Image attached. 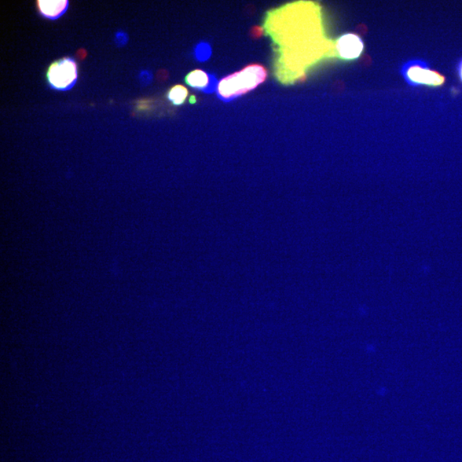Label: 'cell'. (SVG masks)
Instances as JSON below:
<instances>
[{
  "label": "cell",
  "instance_id": "obj_1",
  "mask_svg": "<svg viewBox=\"0 0 462 462\" xmlns=\"http://www.w3.org/2000/svg\"><path fill=\"white\" fill-rule=\"evenodd\" d=\"M267 71L263 65H250L240 71L223 77L217 89L218 97L223 101L234 100L256 89L265 82Z\"/></svg>",
  "mask_w": 462,
  "mask_h": 462
},
{
  "label": "cell",
  "instance_id": "obj_2",
  "mask_svg": "<svg viewBox=\"0 0 462 462\" xmlns=\"http://www.w3.org/2000/svg\"><path fill=\"white\" fill-rule=\"evenodd\" d=\"M46 78L51 89L58 91L72 89L78 78L74 58H64L53 62L47 69Z\"/></svg>",
  "mask_w": 462,
  "mask_h": 462
},
{
  "label": "cell",
  "instance_id": "obj_10",
  "mask_svg": "<svg viewBox=\"0 0 462 462\" xmlns=\"http://www.w3.org/2000/svg\"><path fill=\"white\" fill-rule=\"evenodd\" d=\"M141 82L143 84H148L151 82L152 75L149 71H142L140 74Z\"/></svg>",
  "mask_w": 462,
  "mask_h": 462
},
{
  "label": "cell",
  "instance_id": "obj_3",
  "mask_svg": "<svg viewBox=\"0 0 462 462\" xmlns=\"http://www.w3.org/2000/svg\"><path fill=\"white\" fill-rule=\"evenodd\" d=\"M402 76L411 86L439 87L445 83V77L434 71L424 61L412 60L402 66Z\"/></svg>",
  "mask_w": 462,
  "mask_h": 462
},
{
  "label": "cell",
  "instance_id": "obj_9",
  "mask_svg": "<svg viewBox=\"0 0 462 462\" xmlns=\"http://www.w3.org/2000/svg\"><path fill=\"white\" fill-rule=\"evenodd\" d=\"M115 40L117 45L123 46L126 45L128 42V35L126 33L119 31L117 33Z\"/></svg>",
  "mask_w": 462,
  "mask_h": 462
},
{
  "label": "cell",
  "instance_id": "obj_4",
  "mask_svg": "<svg viewBox=\"0 0 462 462\" xmlns=\"http://www.w3.org/2000/svg\"><path fill=\"white\" fill-rule=\"evenodd\" d=\"M336 50L340 58L346 60H353L361 56L364 50V43L357 34L348 33L336 40Z\"/></svg>",
  "mask_w": 462,
  "mask_h": 462
},
{
  "label": "cell",
  "instance_id": "obj_5",
  "mask_svg": "<svg viewBox=\"0 0 462 462\" xmlns=\"http://www.w3.org/2000/svg\"><path fill=\"white\" fill-rule=\"evenodd\" d=\"M185 82L193 89L203 91L207 94L217 91L219 85L217 78L203 69H196V71L189 72L186 76Z\"/></svg>",
  "mask_w": 462,
  "mask_h": 462
},
{
  "label": "cell",
  "instance_id": "obj_7",
  "mask_svg": "<svg viewBox=\"0 0 462 462\" xmlns=\"http://www.w3.org/2000/svg\"><path fill=\"white\" fill-rule=\"evenodd\" d=\"M189 90L185 86L172 87L168 93V99L174 105H181L188 98Z\"/></svg>",
  "mask_w": 462,
  "mask_h": 462
},
{
  "label": "cell",
  "instance_id": "obj_8",
  "mask_svg": "<svg viewBox=\"0 0 462 462\" xmlns=\"http://www.w3.org/2000/svg\"><path fill=\"white\" fill-rule=\"evenodd\" d=\"M211 46L207 43H200L196 46V51H194L196 58L201 62L207 60L211 56Z\"/></svg>",
  "mask_w": 462,
  "mask_h": 462
},
{
  "label": "cell",
  "instance_id": "obj_11",
  "mask_svg": "<svg viewBox=\"0 0 462 462\" xmlns=\"http://www.w3.org/2000/svg\"><path fill=\"white\" fill-rule=\"evenodd\" d=\"M458 74H459L460 79L462 82V60L460 62L459 65H458Z\"/></svg>",
  "mask_w": 462,
  "mask_h": 462
},
{
  "label": "cell",
  "instance_id": "obj_6",
  "mask_svg": "<svg viewBox=\"0 0 462 462\" xmlns=\"http://www.w3.org/2000/svg\"><path fill=\"white\" fill-rule=\"evenodd\" d=\"M39 12L47 19L55 20L60 18L68 9L67 0H39Z\"/></svg>",
  "mask_w": 462,
  "mask_h": 462
}]
</instances>
